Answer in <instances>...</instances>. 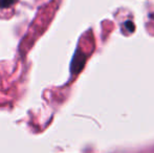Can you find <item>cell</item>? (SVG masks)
Instances as JSON below:
<instances>
[{
	"mask_svg": "<svg viewBox=\"0 0 154 153\" xmlns=\"http://www.w3.org/2000/svg\"><path fill=\"white\" fill-rule=\"evenodd\" d=\"M12 2V0H0V8H4V6H8Z\"/></svg>",
	"mask_w": 154,
	"mask_h": 153,
	"instance_id": "6da1fadb",
	"label": "cell"
}]
</instances>
